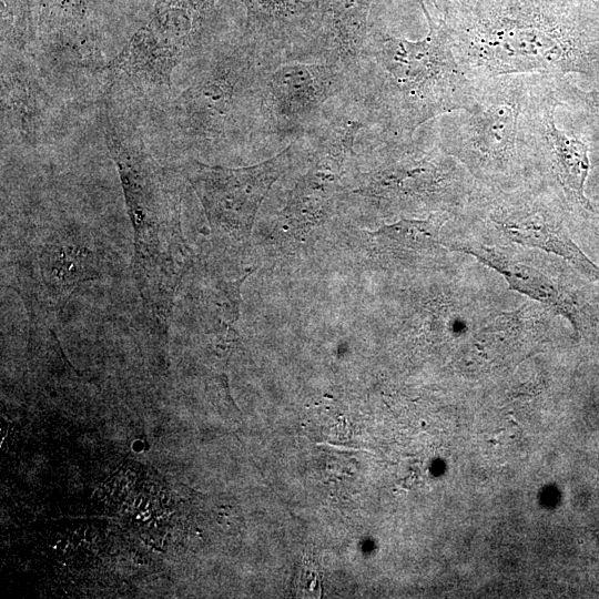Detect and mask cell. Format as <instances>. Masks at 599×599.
<instances>
[{
    "label": "cell",
    "instance_id": "cell-1",
    "mask_svg": "<svg viewBox=\"0 0 599 599\" xmlns=\"http://www.w3.org/2000/svg\"><path fill=\"white\" fill-rule=\"evenodd\" d=\"M448 27L471 80L573 74L599 84V20L568 0H475Z\"/></svg>",
    "mask_w": 599,
    "mask_h": 599
},
{
    "label": "cell",
    "instance_id": "cell-5",
    "mask_svg": "<svg viewBox=\"0 0 599 599\" xmlns=\"http://www.w3.org/2000/svg\"><path fill=\"white\" fill-rule=\"evenodd\" d=\"M471 209L509 240L555 253L586 277L599 281V266L570 237L557 196L531 189L504 192L494 187L475 196Z\"/></svg>",
    "mask_w": 599,
    "mask_h": 599
},
{
    "label": "cell",
    "instance_id": "cell-7",
    "mask_svg": "<svg viewBox=\"0 0 599 599\" xmlns=\"http://www.w3.org/2000/svg\"><path fill=\"white\" fill-rule=\"evenodd\" d=\"M558 108L561 103L556 94L555 78L542 75L522 123L526 161L540 160L572 205L599 215V205L586 195L591 167L590 148L576 132L557 125Z\"/></svg>",
    "mask_w": 599,
    "mask_h": 599
},
{
    "label": "cell",
    "instance_id": "cell-9",
    "mask_svg": "<svg viewBox=\"0 0 599 599\" xmlns=\"http://www.w3.org/2000/svg\"><path fill=\"white\" fill-rule=\"evenodd\" d=\"M359 123L352 121L332 134L316 163L292 190L285 213L295 225H312L332 212L333 199L342 190L343 162L352 152Z\"/></svg>",
    "mask_w": 599,
    "mask_h": 599
},
{
    "label": "cell",
    "instance_id": "cell-15",
    "mask_svg": "<svg viewBox=\"0 0 599 599\" xmlns=\"http://www.w3.org/2000/svg\"><path fill=\"white\" fill-rule=\"evenodd\" d=\"M577 8L599 20V0H568Z\"/></svg>",
    "mask_w": 599,
    "mask_h": 599
},
{
    "label": "cell",
    "instance_id": "cell-12",
    "mask_svg": "<svg viewBox=\"0 0 599 599\" xmlns=\"http://www.w3.org/2000/svg\"><path fill=\"white\" fill-rule=\"evenodd\" d=\"M555 89L561 108L578 121L590 153L599 152V89H582L569 78H555Z\"/></svg>",
    "mask_w": 599,
    "mask_h": 599
},
{
    "label": "cell",
    "instance_id": "cell-13",
    "mask_svg": "<svg viewBox=\"0 0 599 599\" xmlns=\"http://www.w3.org/2000/svg\"><path fill=\"white\" fill-rule=\"evenodd\" d=\"M372 0H327L338 53L344 60L357 57L364 47Z\"/></svg>",
    "mask_w": 599,
    "mask_h": 599
},
{
    "label": "cell",
    "instance_id": "cell-2",
    "mask_svg": "<svg viewBox=\"0 0 599 599\" xmlns=\"http://www.w3.org/2000/svg\"><path fill=\"white\" fill-rule=\"evenodd\" d=\"M428 33L418 41L386 34L370 45L369 104L389 140H412L427 121L463 109L474 80L460 67L448 24L418 0Z\"/></svg>",
    "mask_w": 599,
    "mask_h": 599
},
{
    "label": "cell",
    "instance_id": "cell-11",
    "mask_svg": "<svg viewBox=\"0 0 599 599\" xmlns=\"http://www.w3.org/2000/svg\"><path fill=\"white\" fill-rule=\"evenodd\" d=\"M338 83L332 65L287 63L272 71L266 88L276 114L298 120L325 102Z\"/></svg>",
    "mask_w": 599,
    "mask_h": 599
},
{
    "label": "cell",
    "instance_id": "cell-4",
    "mask_svg": "<svg viewBox=\"0 0 599 599\" xmlns=\"http://www.w3.org/2000/svg\"><path fill=\"white\" fill-rule=\"evenodd\" d=\"M541 77L474 80L468 103L443 115V150L486 182L511 180L526 161L522 123Z\"/></svg>",
    "mask_w": 599,
    "mask_h": 599
},
{
    "label": "cell",
    "instance_id": "cell-10",
    "mask_svg": "<svg viewBox=\"0 0 599 599\" xmlns=\"http://www.w3.org/2000/svg\"><path fill=\"white\" fill-rule=\"evenodd\" d=\"M450 245L496 270L510 288L550 306L566 317L577 333L583 328L582 314L572 295L545 273L518 260L510 250L473 241Z\"/></svg>",
    "mask_w": 599,
    "mask_h": 599
},
{
    "label": "cell",
    "instance_id": "cell-6",
    "mask_svg": "<svg viewBox=\"0 0 599 599\" xmlns=\"http://www.w3.org/2000/svg\"><path fill=\"white\" fill-rule=\"evenodd\" d=\"M291 146L255 165L230 169L195 162L187 172L213 233L244 242L273 183L286 170Z\"/></svg>",
    "mask_w": 599,
    "mask_h": 599
},
{
    "label": "cell",
    "instance_id": "cell-14",
    "mask_svg": "<svg viewBox=\"0 0 599 599\" xmlns=\"http://www.w3.org/2000/svg\"><path fill=\"white\" fill-rule=\"evenodd\" d=\"M428 11L451 24L461 17L475 0H426ZM425 3V2H424Z\"/></svg>",
    "mask_w": 599,
    "mask_h": 599
},
{
    "label": "cell",
    "instance_id": "cell-8",
    "mask_svg": "<svg viewBox=\"0 0 599 599\" xmlns=\"http://www.w3.org/2000/svg\"><path fill=\"white\" fill-rule=\"evenodd\" d=\"M412 140L395 143L390 160L370 175L367 194L392 204L461 201L470 189L455 159L440 144L428 148Z\"/></svg>",
    "mask_w": 599,
    "mask_h": 599
},
{
    "label": "cell",
    "instance_id": "cell-3",
    "mask_svg": "<svg viewBox=\"0 0 599 599\" xmlns=\"http://www.w3.org/2000/svg\"><path fill=\"white\" fill-rule=\"evenodd\" d=\"M105 140L119 169L134 230V273L146 305L169 316L174 291L189 268L190 251L182 234L179 204L162 170L142 146L123 138L109 118Z\"/></svg>",
    "mask_w": 599,
    "mask_h": 599
}]
</instances>
